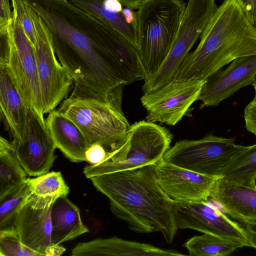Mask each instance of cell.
<instances>
[{"label":"cell","mask_w":256,"mask_h":256,"mask_svg":"<svg viewBox=\"0 0 256 256\" xmlns=\"http://www.w3.org/2000/svg\"><path fill=\"white\" fill-rule=\"evenodd\" d=\"M243 10L248 20L250 18L252 6L250 0H236Z\"/></svg>","instance_id":"obj_35"},{"label":"cell","mask_w":256,"mask_h":256,"mask_svg":"<svg viewBox=\"0 0 256 256\" xmlns=\"http://www.w3.org/2000/svg\"><path fill=\"white\" fill-rule=\"evenodd\" d=\"M220 178L256 188V144L244 146L227 164Z\"/></svg>","instance_id":"obj_22"},{"label":"cell","mask_w":256,"mask_h":256,"mask_svg":"<svg viewBox=\"0 0 256 256\" xmlns=\"http://www.w3.org/2000/svg\"><path fill=\"white\" fill-rule=\"evenodd\" d=\"M246 230L250 247L256 249V221L245 222Z\"/></svg>","instance_id":"obj_32"},{"label":"cell","mask_w":256,"mask_h":256,"mask_svg":"<svg viewBox=\"0 0 256 256\" xmlns=\"http://www.w3.org/2000/svg\"><path fill=\"white\" fill-rule=\"evenodd\" d=\"M3 65L23 102L45 122L44 105L34 48L16 12L8 28L0 32Z\"/></svg>","instance_id":"obj_4"},{"label":"cell","mask_w":256,"mask_h":256,"mask_svg":"<svg viewBox=\"0 0 256 256\" xmlns=\"http://www.w3.org/2000/svg\"><path fill=\"white\" fill-rule=\"evenodd\" d=\"M256 76V55L236 58L204 80L198 99L202 101L200 108L218 106L242 88L252 85Z\"/></svg>","instance_id":"obj_14"},{"label":"cell","mask_w":256,"mask_h":256,"mask_svg":"<svg viewBox=\"0 0 256 256\" xmlns=\"http://www.w3.org/2000/svg\"><path fill=\"white\" fill-rule=\"evenodd\" d=\"M122 14L126 22L137 28L138 20L136 12L128 8H123Z\"/></svg>","instance_id":"obj_33"},{"label":"cell","mask_w":256,"mask_h":256,"mask_svg":"<svg viewBox=\"0 0 256 256\" xmlns=\"http://www.w3.org/2000/svg\"><path fill=\"white\" fill-rule=\"evenodd\" d=\"M30 14L34 30V48L46 114L56 110L68 98L74 81L56 56L48 27L31 8Z\"/></svg>","instance_id":"obj_9"},{"label":"cell","mask_w":256,"mask_h":256,"mask_svg":"<svg viewBox=\"0 0 256 256\" xmlns=\"http://www.w3.org/2000/svg\"><path fill=\"white\" fill-rule=\"evenodd\" d=\"M128 134V144L125 152L116 159L86 166L83 173L86 178L156 164L170 148L173 138L166 128L147 120L132 124Z\"/></svg>","instance_id":"obj_6"},{"label":"cell","mask_w":256,"mask_h":256,"mask_svg":"<svg viewBox=\"0 0 256 256\" xmlns=\"http://www.w3.org/2000/svg\"><path fill=\"white\" fill-rule=\"evenodd\" d=\"M32 195L26 180L0 199V230L13 228L18 213Z\"/></svg>","instance_id":"obj_25"},{"label":"cell","mask_w":256,"mask_h":256,"mask_svg":"<svg viewBox=\"0 0 256 256\" xmlns=\"http://www.w3.org/2000/svg\"><path fill=\"white\" fill-rule=\"evenodd\" d=\"M204 80L174 78L162 88L144 93L140 98L147 121L174 126L198 100Z\"/></svg>","instance_id":"obj_11"},{"label":"cell","mask_w":256,"mask_h":256,"mask_svg":"<svg viewBox=\"0 0 256 256\" xmlns=\"http://www.w3.org/2000/svg\"><path fill=\"white\" fill-rule=\"evenodd\" d=\"M76 6L98 16L122 34L138 47L137 28L128 24L121 12H114L106 7V0H68Z\"/></svg>","instance_id":"obj_23"},{"label":"cell","mask_w":256,"mask_h":256,"mask_svg":"<svg viewBox=\"0 0 256 256\" xmlns=\"http://www.w3.org/2000/svg\"><path fill=\"white\" fill-rule=\"evenodd\" d=\"M158 183L172 200L194 202L208 200L218 178L180 167L162 160L155 167Z\"/></svg>","instance_id":"obj_15"},{"label":"cell","mask_w":256,"mask_h":256,"mask_svg":"<svg viewBox=\"0 0 256 256\" xmlns=\"http://www.w3.org/2000/svg\"><path fill=\"white\" fill-rule=\"evenodd\" d=\"M244 120L246 130L256 136V98H254L246 106Z\"/></svg>","instance_id":"obj_30"},{"label":"cell","mask_w":256,"mask_h":256,"mask_svg":"<svg viewBox=\"0 0 256 256\" xmlns=\"http://www.w3.org/2000/svg\"><path fill=\"white\" fill-rule=\"evenodd\" d=\"M249 24L236 0H224L202 34L198 46L188 54L174 78L204 80L232 62Z\"/></svg>","instance_id":"obj_2"},{"label":"cell","mask_w":256,"mask_h":256,"mask_svg":"<svg viewBox=\"0 0 256 256\" xmlns=\"http://www.w3.org/2000/svg\"><path fill=\"white\" fill-rule=\"evenodd\" d=\"M52 244L57 246L89 232L82 222L78 208L66 196L58 198L51 211Z\"/></svg>","instance_id":"obj_20"},{"label":"cell","mask_w":256,"mask_h":256,"mask_svg":"<svg viewBox=\"0 0 256 256\" xmlns=\"http://www.w3.org/2000/svg\"><path fill=\"white\" fill-rule=\"evenodd\" d=\"M72 256H185L174 250H164L151 244L124 240L116 236L98 238L78 244L72 250Z\"/></svg>","instance_id":"obj_17"},{"label":"cell","mask_w":256,"mask_h":256,"mask_svg":"<svg viewBox=\"0 0 256 256\" xmlns=\"http://www.w3.org/2000/svg\"><path fill=\"white\" fill-rule=\"evenodd\" d=\"M26 108L6 68L0 64V119L14 143L20 142L24 134Z\"/></svg>","instance_id":"obj_19"},{"label":"cell","mask_w":256,"mask_h":256,"mask_svg":"<svg viewBox=\"0 0 256 256\" xmlns=\"http://www.w3.org/2000/svg\"><path fill=\"white\" fill-rule=\"evenodd\" d=\"M186 8L183 0H144L138 8L137 50L145 79L156 72L168 54Z\"/></svg>","instance_id":"obj_3"},{"label":"cell","mask_w":256,"mask_h":256,"mask_svg":"<svg viewBox=\"0 0 256 256\" xmlns=\"http://www.w3.org/2000/svg\"><path fill=\"white\" fill-rule=\"evenodd\" d=\"M184 246L190 256H224L246 246L240 242L204 234L188 239Z\"/></svg>","instance_id":"obj_24"},{"label":"cell","mask_w":256,"mask_h":256,"mask_svg":"<svg viewBox=\"0 0 256 256\" xmlns=\"http://www.w3.org/2000/svg\"><path fill=\"white\" fill-rule=\"evenodd\" d=\"M208 200L234 219L244 223L256 221V188L218 178Z\"/></svg>","instance_id":"obj_16"},{"label":"cell","mask_w":256,"mask_h":256,"mask_svg":"<svg viewBox=\"0 0 256 256\" xmlns=\"http://www.w3.org/2000/svg\"><path fill=\"white\" fill-rule=\"evenodd\" d=\"M218 8L214 0H188L168 54L156 72L146 80L150 90H158L173 79Z\"/></svg>","instance_id":"obj_8"},{"label":"cell","mask_w":256,"mask_h":256,"mask_svg":"<svg viewBox=\"0 0 256 256\" xmlns=\"http://www.w3.org/2000/svg\"><path fill=\"white\" fill-rule=\"evenodd\" d=\"M126 142L121 148L116 150H108L98 144L90 146L85 153L86 162L92 165L100 164L118 154L124 146Z\"/></svg>","instance_id":"obj_28"},{"label":"cell","mask_w":256,"mask_h":256,"mask_svg":"<svg viewBox=\"0 0 256 256\" xmlns=\"http://www.w3.org/2000/svg\"><path fill=\"white\" fill-rule=\"evenodd\" d=\"M256 55V28L250 24L247 26L244 36L234 54V59L244 56Z\"/></svg>","instance_id":"obj_29"},{"label":"cell","mask_w":256,"mask_h":256,"mask_svg":"<svg viewBox=\"0 0 256 256\" xmlns=\"http://www.w3.org/2000/svg\"><path fill=\"white\" fill-rule=\"evenodd\" d=\"M244 146L233 138L208 134L198 140L176 142L162 160L205 176L220 178L222 170Z\"/></svg>","instance_id":"obj_7"},{"label":"cell","mask_w":256,"mask_h":256,"mask_svg":"<svg viewBox=\"0 0 256 256\" xmlns=\"http://www.w3.org/2000/svg\"><path fill=\"white\" fill-rule=\"evenodd\" d=\"M156 164L108 173L90 180L96 188L109 199L112 213L126 222L130 230L138 233L159 232L170 243L178 231L174 200L158 183Z\"/></svg>","instance_id":"obj_1"},{"label":"cell","mask_w":256,"mask_h":256,"mask_svg":"<svg viewBox=\"0 0 256 256\" xmlns=\"http://www.w3.org/2000/svg\"><path fill=\"white\" fill-rule=\"evenodd\" d=\"M57 110L76 124L89 146L98 144L114 150L130 126L123 113L94 98L69 96Z\"/></svg>","instance_id":"obj_5"},{"label":"cell","mask_w":256,"mask_h":256,"mask_svg":"<svg viewBox=\"0 0 256 256\" xmlns=\"http://www.w3.org/2000/svg\"><path fill=\"white\" fill-rule=\"evenodd\" d=\"M57 196L32 195L16 218L13 228L20 242L40 256H59L66 251L52 244L51 211Z\"/></svg>","instance_id":"obj_10"},{"label":"cell","mask_w":256,"mask_h":256,"mask_svg":"<svg viewBox=\"0 0 256 256\" xmlns=\"http://www.w3.org/2000/svg\"><path fill=\"white\" fill-rule=\"evenodd\" d=\"M173 211L178 230H194L250 246L244 228L231 220L208 200L194 202L174 201Z\"/></svg>","instance_id":"obj_12"},{"label":"cell","mask_w":256,"mask_h":256,"mask_svg":"<svg viewBox=\"0 0 256 256\" xmlns=\"http://www.w3.org/2000/svg\"><path fill=\"white\" fill-rule=\"evenodd\" d=\"M0 256H40L24 246L14 228L0 230Z\"/></svg>","instance_id":"obj_27"},{"label":"cell","mask_w":256,"mask_h":256,"mask_svg":"<svg viewBox=\"0 0 256 256\" xmlns=\"http://www.w3.org/2000/svg\"><path fill=\"white\" fill-rule=\"evenodd\" d=\"M125 8L132 10L138 9L144 0H118Z\"/></svg>","instance_id":"obj_34"},{"label":"cell","mask_w":256,"mask_h":256,"mask_svg":"<svg viewBox=\"0 0 256 256\" xmlns=\"http://www.w3.org/2000/svg\"><path fill=\"white\" fill-rule=\"evenodd\" d=\"M10 0H0V32L6 30L12 20Z\"/></svg>","instance_id":"obj_31"},{"label":"cell","mask_w":256,"mask_h":256,"mask_svg":"<svg viewBox=\"0 0 256 256\" xmlns=\"http://www.w3.org/2000/svg\"><path fill=\"white\" fill-rule=\"evenodd\" d=\"M28 174L18 159L12 141L0 137V199L26 182Z\"/></svg>","instance_id":"obj_21"},{"label":"cell","mask_w":256,"mask_h":256,"mask_svg":"<svg viewBox=\"0 0 256 256\" xmlns=\"http://www.w3.org/2000/svg\"><path fill=\"white\" fill-rule=\"evenodd\" d=\"M250 3L252 8L248 21L252 26L256 28V0H250Z\"/></svg>","instance_id":"obj_36"},{"label":"cell","mask_w":256,"mask_h":256,"mask_svg":"<svg viewBox=\"0 0 256 256\" xmlns=\"http://www.w3.org/2000/svg\"><path fill=\"white\" fill-rule=\"evenodd\" d=\"M27 182L32 195L38 196H67L69 186L60 172H48L35 178H28Z\"/></svg>","instance_id":"obj_26"},{"label":"cell","mask_w":256,"mask_h":256,"mask_svg":"<svg viewBox=\"0 0 256 256\" xmlns=\"http://www.w3.org/2000/svg\"><path fill=\"white\" fill-rule=\"evenodd\" d=\"M12 143L17 157L29 176H38L49 172L56 158V148L45 122L30 108H26L23 138L20 142Z\"/></svg>","instance_id":"obj_13"},{"label":"cell","mask_w":256,"mask_h":256,"mask_svg":"<svg viewBox=\"0 0 256 256\" xmlns=\"http://www.w3.org/2000/svg\"><path fill=\"white\" fill-rule=\"evenodd\" d=\"M48 114L45 124L56 148L72 162H86L85 153L89 145L79 128L57 110Z\"/></svg>","instance_id":"obj_18"},{"label":"cell","mask_w":256,"mask_h":256,"mask_svg":"<svg viewBox=\"0 0 256 256\" xmlns=\"http://www.w3.org/2000/svg\"><path fill=\"white\" fill-rule=\"evenodd\" d=\"M252 85L253 86L254 88V92H255V96H254V98H256V76L254 78V80L253 82Z\"/></svg>","instance_id":"obj_37"}]
</instances>
